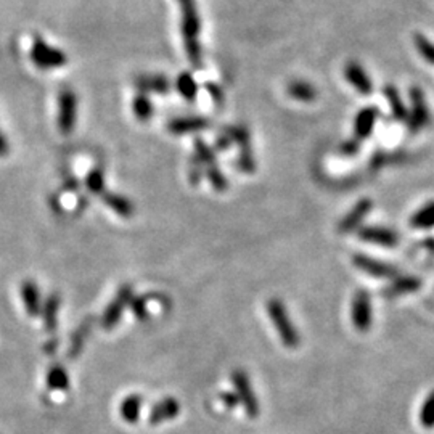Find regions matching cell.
Instances as JSON below:
<instances>
[{
  "mask_svg": "<svg viewBox=\"0 0 434 434\" xmlns=\"http://www.w3.org/2000/svg\"><path fill=\"white\" fill-rule=\"evenodd\" d=\"M194 147H195L194 155L201 161L203 167H208L211 164H214V162H217L216 150L213 147H209L208 144H206L203 139H196Z\"/></svg>",
  "mask_w": 434,
  "mask_h": 434,
  "instance_id": "32",
  "label": "cell"
},
{
  "mask_svg": "<svg viewBox=\"0 0 434 434\" xmlns=\"http://www.w3.org/2000/svg\"><path fill=\"white\" fill-rule=\"evenodd\" d=\"M134 84L142 93H167L171 91V81L162 74H142L135 77Z\"/></svg>",
  "mask_w": 434,
  "mask_h": 434,
  "instance_id": "19",
  "label": "cell"
},
{
  "mask_svg": "<svg viewBox=\"0 0 434 434\" xmlns=\"http://www.w3.org/2000/svg\"><path fill=\"white\" fill-rule=\"evenodd\" d=\"M21 299L24 304V309L26 312L31 315V317H39L42 312V296H41V290L31 280H26V282L21 283Z\"/></svg>",
  "mask_w": 434,
  "mask_h": 434,
  "instance_id": "18",
  "label": "cell"
},
{
  "mask_svg": "<svg viewBox=\"0 0 434 434\" xmlns=\"http://www.w3.org/2000/svg\"><path fill=\"white\" fill-rule=\"evenodd\" d=\"M31 60L41 70H55L66 65L68 58L58 48L48 46L42 37H34L31 47Z\"/></svg>",
  "mask_w": 434,
  "mask_h": 434,
  "instance_id": "4",
  "label": "cell"
},
{
  "mask_svg": "<svg viewBox=\"0 0 434 434\" xmlns=\"http://www.w3.org/2000/svg\"><path fill=\"white\" fill-rule=\"evenodd\" d=\"M180 5L182 15V39L189 62L194 68L203 66V52H201L200 32H201V21L198 8H196L195 0H177Z\"/></svg>",
  "mask_w": 434,
  "mask_h": 434,
  "instance_id": "1",
  "label": "cell"
},
{
  "mask_svg": "<svg viewBox=\"0 0 434 434\" xmlns=\"http://www.w3.org/2000/svg\"><path fill=\"white\" fill-rule=\"evenodd\" d=\"M205 177V167L195 155H191L189 162V180L191 185H200L201 179Z\"/></svg>",
  "mask_w": 434,
  "mask_h": 434,
  "instance_id": "36",
  "label": "cell"
},
{
  "mask_svg": "<svg viewBox=\"0 0 434 434\" xmlns=\"http://www.w3.org/2000/svg\"><path fill=\"white\" fill-rule=\"evenodd\" d=\"M420 288L422 280L415 277V275H399V277L391 280V283L381 291V296L388 299H394L399 298V296L415 293Z\"/></svg>",
  "mask_w": 434,
  "mask_h": 434,
  "instance_id": "15",
  "label": "cell"
},
{
  "mask_svg": "<svg viewBox=\"0 0 434 434\" xmlns=\"http://www.w3.org/2000/svg\"><path fill=\"white\" fill-rule=\"evenodd\" d=\"M420 423L425 428H434V391L430 393L420 408Z\"/></svg>",
  "mask_w": 434,
  "mask_h": 434,
  "instance_id": "34",
  "label": "cell"
},
{
  "mask_svg": "<svg viewBox=\"0 0 434 434\" xmlns=\"http://www.w3.org/2000/svg\"><path fill=\"white\" fill-rule=\"evenodd\" d=\"M361 140H357L356 137L354 139H349L344 142V144H341V147H339V153L344 156H354L357 155L359 150H361Z\"/></svg>",
  "mask_w": 434,
  "mask_h": 434,
  "instance_id": "38",
  "label": "cell"
},
{
  "mask_svg": "<svg viewBox=\"0 0 434 434\" xmlns=\"http://www.w3.org/2000/svg\"><path fill=\"white\" fill-rule=\"evenodd\" d=\"M408 95H411V110H408L406 121L407 129L411 134H418V132L430 124V108H428L425 93H423L420 87H412L408 91Z\"/></svg>",
  "mask_w": 434,
  "mask_h": 434,
  "instance_id": "3",
  "label": "cell"
},
{
  "mask_svg": "<svg viewBox=\"0 0 434 434\" xmlns=\"http://www.w3.org/2000/svg\"><path fill=\"white\" fill-rule=\"evenodd\" d=\"M373 209V201L370 198L359 200L356 205L352 206L351 211L343 217L341 222L338 225L339 234H352V232L359 230L364 224V220L367 219L370 211Z\"/></svg>",
  "mask_w": 434,
  "mask_h": 434,
  "instance_id": "11",
  "label": "cell"
},
{
  "mask_svg": "<svg viewBox=\"0 0 434 434\" xmlns=\"http://www.w3.org/2000/svg\"><path fill=\"white\" fill-rule=\"evenodd\" d=\"M413 44H415L417 52L420 53L423 60L430 65H434V42H431L430 39L423 34H415L413 36Z\"/></svg>",
  "mask_w": 434,
  "mask_h": 434,
  "instance_id": "33",
  "label": "cell"
},
{
  "mask_svg": "<svg viewBox=\"0 0 434 434\" xmlns=\"http://www.w3.org/2000/svg\"><path fill=\"white\" fill-rule=\"evenodd\" d=\"M132 110H134V115L137 120H140V121L151 120V116L155 115V108H153L150 97L142 92L137 93L134 102H132Z\"/></svg>",
  "mask_w": 434,
  "mask_h": 434,
  "instance_id": "28",
  "label": "cell"
},
{
  "mask_svg": "<svg viewBox=\"0 0 434 434\" xmlns=\"http://www.w3.org/2000/svg\"><path fill=\"white\" fill-rule=\"evenodd\" d=\"M180 412V404L177 402L174 397H164L160 402H156L151 407L150 415H148V422L151 425H160V423L169 422L172 418H176Z\"/></svg>",
  "mask_w": 434,
  "mask_h": 434,
  "instance_id": "17",
  "label": "cell"
},
{
  "mask_svg": "<svg viewBox=\"0 0 434 434\" xmlns=\"http://www.w3.org/2000/svg\"><path fill=\"white\" fill-rule=\"evenodd\" d=\"M47 386L52 391H60L66 393L68 388H70V377H68V372L62 365H53V367L48 368L47 372Z\"/></svg>",
  "mask_w": 434,
  "mask_h": 434,
  "instance_id": "27",
  "label": "cell"
},
{
  "mask_svg": "<svg viewBox=\"0 0 434 434\" xmlns=\"http://www.w3.org/2000/svg\"><path fill=\"white\" fill-rule=\"evenodd\" d=\"M379 117V110L378 106H365L356 115V120H354V137L357 140H367L372 132L377 127Z\"/></svg>",
  "mask_w": 434,
  "mask_h": 434,
  "instance_id": "14",
  "label": "cell"
},
{
  "mask_svg": "<svg viewBox=\"0 0 434 434\" xmlns=\"http://www.w3.org/2000/svg\"><path fill=\"white\" fill-rule=\"evenodd\" d=\"M8 151H10V145L7 139H5L3 132L0 131V156H7Z\"/></svg>",
  "mask_w": 434,
  "mask_h": 434,
  "instance_id": "41",
  "label": "cell"
},
{
  "mask_svg": "<svg viewBox=\"0 0 434 434\" xmlns=\"http://www.w3.org/2000/svg\"><path fill=\"white\" fill-rule=\"evenodd\" d=\"M131 309L139 320H147L148 317H150V312H148V303H147L145 296H140V298H135L134 296V298H132V301H131Z\"/></svg>",
  "mask_w": 434,
  "mask_h": 434,
  "instance_id": "37",
  "label": "cell"
},
{
  "mask_svg": "<svg viewBox=\"0 0 434 434\" xmlns=\"http://www.w3.org/2000/svg\"><path fill=\"white\" fill-rule=\"evenodd\" d=\"M77 97L71 88H63L58 97V129L63 134H70L76 126Z\"/></svg>",
  "mask_w": 434,
  "mask_h": 434,
  "instance_id": "8",
  "label": "cell"
},
{
  "mask_svg": "<svg viewBox=\"0 0 434 434\" xmlns=\"http://www.w3.org/2000/svg\"><path fill=\"white\" fill-rule=\"evenodd\" d=\"M62 305V298L58 293H52L42 304V319L47 332H55L58 322V309Z\"/></svg>",
  "mask_w": 434,
  "mask_h": 434,
  "instance_id": "23",
  "label": "cell"
},
{
  "mask_svg": "<svg viewBox=\"0 0 434 434\" xmlns=\"http://www.w3.org/2000/svg\"><path fill=\"white\" fill-rule=\"evenodd\" d=\"M288 95L296 102H303V103H312L317 100V88H315L312 84L308 81H303V79H296V81H291L287 86Z\"/></svg>",
  "mask_w": 434,
  "mask_h": 434,
  "instance_id": "20",
  "label": "cell"
},
{
  "mask_svg": "<svg viewBox=\"0 0 434 434\" xmlns=\"http://www.w3.org/2000/svg\"><path fill=\"white\" fill-rule=\"evenodd\" d=\"M102 200L103 203H105L111 211H115L117 216L126 217V219L134 216L135 211L134 203H132L129 198H126V196H122L120 194H108V191H105V194L102 195Z\"/></svg>",
  "mask_w": 434,
  "mask_h": 434,
  "instance_id": "22",
  "label": "cell"
},
{
  "mask_svg": "<svg viewBox=\"0 0 434 434\" xmlns=\"http://www.w3.org/2000/svg\"><path fill=\"white\" fill-rule=\"evenodd\" d=\"M91 327H92V319L84 320V322L79 325V328L76 330V333L73 334L71 348H70V357L71 359L79 356V352H81V349L84 346V341H86V338L88 337V333H91Z\"/></svg>",
  "mask_w": 434,
  "mask_h": 434,
  "instance_id": "29",
  "label": "cell"
},
{
  "mask_svg": "<svg viewBox=\"0 0 434 434\" xmlns=\"http://www.w3.org/2000/svg\"><path fill=\"white\" fill-rule=\"evenodd\" d=\"M142 406H144V397L139 396V394H131V396H127L124 401L121 402L120 408L122 420L126 423H131V425L139 422Z\"/></svg>",
  "mask_w": 434,
  "mask_h": 434,
  "instance_id": "24",
  "label": "cell"
},
{
  "mask_svg": "<svg viewBox=\"0 0 434 434\" xmlns=\"http://www.w3.org/2000/svg\"><path fill=\"white\" fill-rule=\"evenodd\" d=\"M222 401L227 404V407H235L236 404L240 402V399L238 396H234L232 393H225V394H222Z\"/></svg>",
  "mask_w": 434,
  "mask_h": 434,
  "instance_id": "40",
  "label": "cell"
},
{
  "mask_svg": "<svg viewBox=\"0 0 434 434\" xmlns=\"http://www.w3.org/2000/svg\"><path fill=\"white\" fill-rule=\"evenodd\" d=\"M205 176L208 177V180L211 182V185H213L216 191H225L229 189V180H227V177L224 176V172H222L217 162L205 167Z\"/></svg>",
  "mask_w": 434,
  "mask_h": 434,
  "instance_id": "30",
  "label": "cell"
},
{
  "mask_svg": "<svg viewBox=\"0 0 434 434\" xmlns=\"http://www.w3.org/2000/svg\"><path fill=\"white\" fill-rule=\"evenodd\" d=\"M344 77H346V81L351 84L359 93H362V95H370V93L373 92L372 79H370L368 74L365 73V70L359 65V63L356 62L348 63V65L344 66Z\"/></svg>",
  "mask_w": 434,
  "mask_h": 434,
  "instance_id": "16",
  "label": "cell"
},
{
  "mask_svg": "<svg viewBox=\"0 0 434 434\" xmlns=\"http://www.w3.org/2000/svg\"><path fill=\"white\" fill-rule=\"evenodd\" d=\"M232 383H234L236 396H238L240 402L243 404L246 413H248L251 418L258 417L261 412L259 401L258 397H256L253 386H251L249 377L246 375V372H243V370H235V372L232 373Z\"/></svg>",
  "mask_w": 434,
  "mask_h": 434,
  "instance_id": "7",
  "label": "cell"
},
{
  "mask_svg": "<svg viewBox=\"0 0 434 434\" xmlns=\"http://www.w3.org/2000/svg\"><path fill=\"white\" fill-rule=\"evenodd\" d=\"M234 137L235 144L238 145V169L245 174H253L256 171V160L253 153V145H251V135L246 126H234Z\"/></svg>",
  "mask_w": 434,
  "mask_h": 434,
  "instance_id": "9",
  "label": "cell"
},
{
  "mask_svg": "<svg viewBox=\"0 0 434 434\" xmlns=\"http://www.w3.org/2000/svg\"><path fill=\"white\" fill-rule=\"evenodd\" d=\"M167 131L174 135L195 134V132L206 131L211 127V121L203 116H180L167 122Z\"/></svg>",
  "mask_w": 434,
  "mask_h": 434,
  "instance_id": "13",
  "label": "cell"
},
{
  "mask_svg": "<svg viewBox=\"0 0 434 434\" xmlns=\"http://www.w3.org/2000/svg\"><path fill=\"white\" fill-rule=\"evenodd\" d=\"M352 264L356 265L359 270H362L370 277L379 279V280H394L399 277V269L394 267L393 264L384 263V261L370 258L365 254H356L352 258Z\"/></svg>",
  "mask_w": 434,
  "mask_h": 434,
  "instance_id": "10",
  "label": "cell"
},
{
  "mask_svg": "<svg viewBox=\"0 0 434 434\" xmlns=\"http://www.w3.org/2000/svg\"><path fill=\"white\" fill-rule=\"evenodd\" d=\"M359 240L365 241V243H373L378 246H386V248H394L399 245V235L391 229L386 227H361L357 230Z\"/></svg>",
  "mask_w": 434,
  "mask_h": 434,
  "instance_id": "12",
  "label": "cell"
},
{
  "mask_svg": "<svg viewBox=\"0 0 434 434\" xmlns=\"http://www.w3.org/2000/svg\"><path fill=\"white\" fill-rule=\"evenodd\" d=\"M206 91H208L211 98H213L216 106L224 105V91H222V88L219 87V84L208 82L206 84Z\"/></svg>",
  "mask_w": 434,
  "mask_h": 434,
  "instance_id": "39",
  "label": "cell"
},
{
  "mask_svg": "<svg viewBox=\"0 0 434 434\" xmlns=\"http://www.w3.org/2000/svg\"><path fill=\"white\" fill-rule=\"evenodd\" d=\"M176 88L190 103H194L198 97V82L191 73H180L176 79Z\"/></svg>",
  "mask_w": 434,
  "mask_h": 434,
  "instance_id": "26",
  "label": "cell"
},
{
  "mask_svg": "<svg viewBox=\"0 0 434 434\" xmlns=\"http://www.w3.org/2000/svg\"><path fill=\"white\" fill-rule=\"evenodd\" d=\"M86 187L88 191H92L95 195L105 194V174H103L100 167H93V169L88 171L86 177Z\"/></svg>",
  "mask_w": 434,
  "mask_h": 434,
  "instance_id": "31",
  "label": "cell"
},
{
  "mask_svg": "<svg viewBox=\"0 0 434 434\" xmlns=\"http://www.w3.org/2000/svg\"><path fill=\"white\" fill-rule=\"evenodd\" d=\"M234 144H235L234 126H227L220 131V134L216 137V142H214L213 148L216 151H227Z\"/></svg>",
  "mask_w": 434,
  "mask_h": 434,
  "instance_id": "35",
  "label": "cell"
},
{
  "mask_svg": "<svg viewBox=\"0 0 434 434\" xmlns=\"http://www.w3.org/2000/svg\"><path fill=\"white\" fill-rule=\"evenodd\" d=\"M351 319L354 328L359 333H367L373 322V310H372V298L370 293L365 290H357L352 298L351 304Z\"/></svg>",
  "mask_w": 434,
  "mask_h": 434,
  "instance_id": "5",
  "label": "cell"
},
{
  "mask_svg": "<svg viewBox=\"0 0 434 434\" xmlns=\"http://www.w3.org/2000/svg\"><path fill=\"white\" fill-rule=\"evenodd\" d=\"M265 310H267L269 319L272 320L275 332H277L280 341L285 348L296 349L301 343V334L298 328L294 327L293 320H291L287 305L282 299L270 298L265 303Z\"/></svg>",
  "mask_w": 434,
  "mask_h": 434,
  "instance_id": "2",
  "label": "cell"
},
{
  "mask_svg": "<svg viewBox=\"0 0 434 434\" xmlns=\"http://www.w3.org/2000/svg\"><path fill=\"white\" fill-rule=\"evenodd\" d=\"M383 95L389 103V108H391L394 120L406 122L408 110H407L406 103H404V100L401 98V93H399L397 88L394 87L393 84H388V86L383 87Z\"/></svg>",
  "mask_w": 434,
  "mask_h": 434,
  "instance_id": "21",
  "label": "cell"
},
{
  "mask_svg": "<svg viewBox=\"0 0 434 434\" xmlns=\"http://www.w3.org/2000/svg\"><path fill=\"white\" fill-rule=\"evenodd\" d=\"M134 298V291L131 285H122L117 291V294L111 299V303L106 305L105 312L102 315V327L105 330H113L120 323V320L124 314L127 305H131V301Z\"/></svg>",
  "mask_w": 434,
  "mask_h": 434,
  "instance_id": "6",
  "label": "cell"
},
{
  "mask_svg": "<svg viewBox=\"0 0 434 434\" xmlns=\"http://www.w3.org/2000/svg\"><path fill=\"white\" fill-rule=\"evenodd\" d=\"M408 224L417 230H431L434 227V201H428L420 209H417Z\"/></svg>",
  "mask_w": 434,
  "mask_h": 434,
  "instance_id": "25",
  "label": "cell"
}]
</instances>
